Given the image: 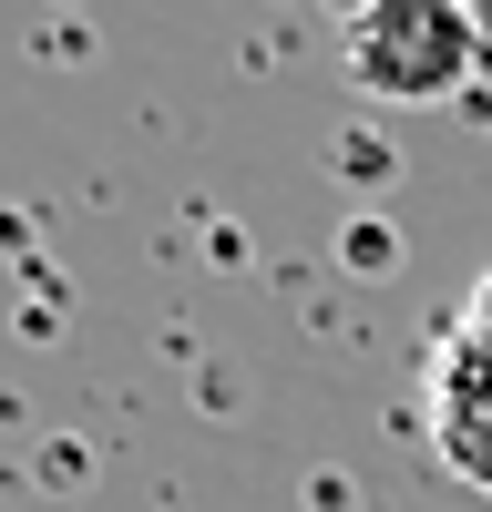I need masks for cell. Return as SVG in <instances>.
Listing matches in <instances>:
<instances>
[{
    "label": "cell",
    "mask_w": 492,
    "mask_h": 512,
    "mask_svg": "<svg viewBox=\"0 0 492 512\" xmlns=\"http://www.w3.org/2000/svg\"><path fill=\"white\" fill-rule=\"evenodd\" d=\"M339 62L369 103H451L482 72V21L451 0H369L339 21Z\"/></svg>",
    "instance_id": "1"
},
{
    "label": "cell",
    "mask_w": 492,
    "mask_h": 512,
    "mask_svg": "<svg viewBox=\"0 0 492 512\" xmlns=\"http://www.w3.org/2000/svg\"><path fill=\"white\" fill-rule=\"evenodd\" d=\"M431 441L472 492H492V349H462L451 338L431 369Z\"/></svg>",
    "instance_id": "2"
},
{
    "label": "cell",
    "mask_w": 492,
    "mask_h": 512,
    "mask_svg": "<svg viewBox=\"0 0 492 512\" xmlns=\"http://www.w3.org/2000/svg\"><path fill=\"white\" fill-rule=\"evenodd\" d=\"M451 338H462V349H492V277L462 297V328H451Z\"/></svg>",
    "instance_id": "3"
}]
</instances>
